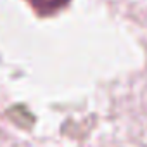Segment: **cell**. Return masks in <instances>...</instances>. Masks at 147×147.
I'll list each match as a JSON object with an SVG mask.
<instances>
[{"label":"cell","mask_w":147,"mask_h":147,"mask_svg":"<svg viewBox=\"0 0 147 147\" xmlns=\"http://www.w3.org/2000/svg\"><path fill=\"white\" fill-rule=\"evenodd\" d=\"M33 11L40 16H50L69 4V0H26Z\"/></svg>","instance_id":"1"}]
</instances>
